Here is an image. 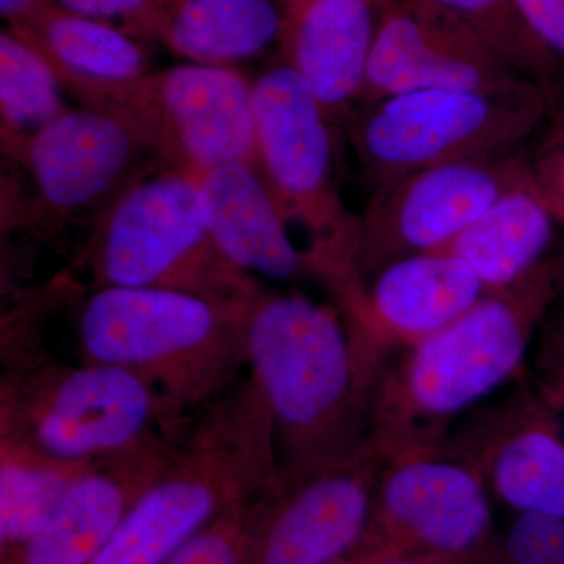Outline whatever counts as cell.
Returning a JSON list of instances; mask_svg holds the SVG:
<instances>
[{
    "label": "cell",
    "instance_id": "cell-30",
    "mask_svg": "<svg viewBox=\"0 0 564 564\" xmlns=\"http://www.w3.org/2000/svg\"><path fill=\"white\" fill-rule=\"evenodd\" d=\"M541 392L552 408L564 406V307L544 325L540 350Z\"/></svg>",
    "mask_w": 564,
    "mask_h": 564
},
{
    "label": "cell",
    "instance_id": "cell-32",
    "mask_svg": "<svg viewBox=\"0 0 564 564\" xmlns=\"http://www.w3.org/2000/svg\"><path fill=\"white\" fill-rule=\"evenodd\" d=\"M46 0H0V14L7 25L28 20Z\"/></svg>",
    "mask_w": 564,
    "mask_h": 564
},
{
    "label": "cell",
    "instance_id": "cell-21",
    "mask_svg": "<svg viewBox=\"0 0 564 564\" xmlns=\"http://www.w3.org/2000/svg\"><path fill=\"white\" fill-rule=\"evenodd\" d=\"M276 0H170L159 43L191 63L232 66L281 43Z\"/></svg>",
    "mask_w": 564,
    "mask_h": 564
},
{
    "label": "cell",
    "instance_id": "cell-28",
    "mask_svg": "<svg viewBox=\"0 0 564 564\" xmlns=\"http://www.w3.org/2000/svg\"><path fill=\"white\" fill-rule=\"evenodd\" d=\"M63 9L117 25L141 41H159L170 0H55Z\"/></svg>",
    "mask_w": 564,
    "mask_h": 564
},
{
    "label": "cell",
    "instance_id": "cell-35",
    "mask_svg": "<svg viewBox=\"0 0 564 564\" xmlns=\"http://www.w3.org/2000/svg\"><path fill=\"white\" fill-rule=\"evenodd\" d=\"M276 2H280L284 7L285 13H289V11L300 9L307 0H276Z\"/></svg>",
    "mask_w": 564,
    "mask_h": 564
},
{
    "label": "cell",
    "instance_id": "cell-16",
    "mask_svg": "<svg viewBox=\"0 0 564 564\" xmlns=\"http://www.w3.org/2000/svg\"><path fill=\"white\" fill-rule=\"evenodd\" d=\"M372 278L345 300V313L389 355L451 325L488 292L469 263L445 251L408 256Z\"/></svg>",
    "mask_w": 564,
    "mask_h": 564
},
{
    "label": "cell",
    "instance_id": "cell-10",
    "mask_svg": "<svg viewBox=\"0 0 564 564\" xmlns=\"http://www.w3.org/2000/svg\"><path fill=\"white\" fill-rule=\"evenodd\" d=\"M492 544L491 500L480 467L443 458L434 448L388 459L352 554L481 564Z\"/></svg>",
    "mask_w": 564,
    "mask_h": 564
},
{
    "label": "cell",
    "instance_id": "cell-13",
    "mask_svg": "<svg viewBox=\"0 0 564 564\" xmlns=\"http://www.w3.org/2000/svg\"><path fill=\"white\" fill-rule=\"evenodd\" d=\"M527 80L473 28L432 0H380L359 102L369 107L419 90H505Z\"/></svg>",
    "mask_w": 564,
    "mask_h": 564
},
{
    "label": "cell",
    "instance_id": "cell-24",
    "mask_svg": "<svg viewBox=\"0 0 564 564\" xmlns=\"http://www.w3.org/2000/svg\"><path fill=\"white\" fill-rule=\"evenodd\" d=\"M50 63L14 35L0 33V110L3 150L20 158L33 133L68 110Z\"/></svg>",
    "mask_w": 564,
    "mask_h": 564
},
{
    "label": "cell",
    "instance_id": "cell-9",
    "mask_svg": "<svg viewBox=\"0 0 564 564\" xmlns=\"http://www.w3.org/2000/svg\"><path fill=\"white\" fill-rule=\"evenodd\" d=\"M386 463L367 436L344 454L281 469L248 505L242 564H325L352 554Z\"/></svg>",
    "mask_w": 564,
    "mask_h": 564
},
{
    "label": "cell",
    "instance_id": "cell-31",
    "mask_svg": "<svg viewBox=\"0 0 564 564\" xmlns=\"http://www.w3.org/2000/svg\"><path fill=\"white\" fill-rule=\"evenodd\" d=\"M530 31L564 65V0H516Z\"/></svg>",
    "mask_w": 564,
    "mask_h": 564
},
{
    "label": "cell",
    "instance_id": "cell-11",
    "mask_svg": "<svg viewBox=\"0 0 564 564\" xmlns=\"http://www.w3.org/2000/svg\"><path fill=\"white\" fill-rule=\"evenodd\" d=\"M524 187H532L529 166L516 152L444 163L386 182L359 217V282L399 259L441 250L503 195Z\"/></svg>",
    "mask_w": 564,
    "mask_h": 564
},
{
    "label": "cell",
    "instance_id": "cell-5",
    "mask_svg": "<svg viewBox=\"0 0 564 564\" xmlns=\"http://www.w3.org/2000/svg\"><path fill=\"white\" fill-rule=\"evenodd\" d=\"M247 311L166 289L98 288L76 318L80 361L128 370L195 414L247 367Z\"/></svg>",
    "mask_w": 564,
    "mask_h": 564
},
{
    "label": "cell",
    "instance_id": "cell-19",
    "mask_svg": "<svg viewBox=\"0 0 564 564\" xmlns=\"http://www.w3.org/2000/svg\"><path fill=\"white\" fill-rule=\"evenodd\" d=\"M198 181L212 239L232 265L278 281L313 272L258 166H217Z\"/></svg>",
    "mask_w": 564,
    "mask_h": 564
},
{
    "label": "cell",
    "instance_id": "cell-25",
    "mask_svg": "<svg viewBox=\"0 0 564 564\" xmlns=\"http://www.w3.org/2000/svg\"><path fill=\"white\" fill-rule=\"evenodd\" d=\"M473 28L500 57L527 79L547 88L558 74L556 61L529 25L516 0H432ZM549 91V90H547Z\"/></svg>",
    "mask_w": 564,
    "mask_h": 564
},
{
    "label": "cell",
    "instance_id": "cell-2",
    "mask_svg": "<svg viewBox=\"0 0 564 564\" xmlns=\"http://www.w3.org/2000/svg\"><path fill=\"white\" fill-rule=\"evenodd\" d=\"M564 291V256H549L524 280L488 291L440 332L386 362L370 433L388 458L440 448L444 426L496 391L525 361L536 326Z\"/></svg>",
    "mask_w": 564,
    "mask_h": 564
},
{
    "label": "cell",
    "instance_id": "cell-1",
    "mask_svg": "<svg viewBox=\"0 0 564 564\" xmlns=\"http://www.w3.org/2000/svg\"><path fill=\"white\" fill-rule=\"evenodd\" d=\"M250 380L273 417L281 469L332 458L370 433L389 352L299 293L262 291L245 314Z\"/></svg>",
    "mask_w": 564,
    "mask_h": 564
},
{
    "label": "cell",
    "instance_id": "cell-7",
    "mask_svg": "<svg viewBox=\"0 0 564 564\" xmlns=\"http://www.w3.org/2000/svg\"><path fill=\"white\" fill-rule=\"evenodd\" d=\"M252 109L259 172L288 225L295 221L310 234L313 273L344 295L359 282V217L337 188L332 120L289 63L252 84Z\"/></svg>",
    "mask_w": 564,
    "mask_h": 564
},
{
    "label": "cell",
    "instance_id": "cell-22",
    "mask_svg": "<svg viewBox=\"0 0 564 564\" xmlns=\"http://www.w3.org/2000/svg\"><path fill=\"white\" fill-rule=\"evenodd\" d=\"M93 464L54 458L0 436V552L39 532Z\"/></svg>",
    "mask_w": 564,
    "mask_h": 564
},
{
    "label": "cell",
    "instance_id": "cell-17",
    "mask_svg": "<svg viewBox=\"0 0 564 564\" xmlns=\"http://www.w3.org/2000/svg\"><path fill=\"white\" fill-rule=\"evenodd\" d=\"M7 29L50 63L63 90L90 109H110L131 85L152 74L144 41L109 22L63 9L55 0Z\"/></svg>",
    "mask_w": 564,
    "mask_h": 564
},
{
    "label": "cell",
    "instance_id": "cell-34",
    "mask_svg": "<svg viewBox=\"0 0 564 564\" xmlns=\"http://www.w3.org/2000/svg\"><path fill=\"white\" fill-rule=\"evenodd\" d=\"M325 564H364L362 556L350 554L340 556V558L333 560V562H328Z\"/></svg>",
    "mask_w": 564,
    "mask_h": 564
},
{
    "label": "cell",
    "instance_id": "cell-6",
    "mask_svg": "<svg viewBox=\"0 0 564 564\" xmlns=\"http://www.w3.org/2000/svg\"><path fill=\"white\" fill-rule=\"evenodd\" d=\"M98 288L192 293L247 311L262 289L212 239L198 176L165 165L129 182L104 212L85 251Z\"/></svg>",
    "mask_w": 564,
    "mask_h": 564
},
{
    "label": "cell",
    "instance_id": "cell-27",
    "mask_svg": "<svg viewBox=\"0 0 564 564\" xmlns=\"http://www.w3.org/2000/svg\"><path fill=\"white\" fill-rule=\"evenodd\" d=\"M250 503L234 505L165 564H242L243 529Z\"/></svg>",
    "mask_w": 564,
    "mask_h": 564
},
{
    "label": "cell",
    "instance_id": "cell-29",
    "mask_svg": "<svg viewBox=\"0 0 564 564\" xmlns=\"http://www.w3.org/2000/svg\"><path fill=\"white\" fill-rule=\"evenodd\" d=\"M527 166L534 193L564 220V115L545 131Z\"/></svg>",
    "mask_w": 564,
    "mask_h": 564
},
{
    "label": "cell",
    "instance_id": "cell-20",
    "mask_svg": "<svg viewBox=\"0 0 564 564\" xmlns=\"http://www.w3.org/2000/svg\"><path fill=\"white\" fill-rule=\"evenodd\" d=\"M555 220L532 187L518 188L437 251L469 263L486 291H502L524 280L549 258Z\"/></svg>",
    "mask_w": 564,
    "mask_h": 564
},
{
    "label": "cell",
    "instance_id": "cell-33",
    "mask_svg": "<svg viewBox=\"0 0 564 564\" xmlns=\"http://www.w3.org/2000/svg\"><path fill=\"white\" fill-rule=\"evenodd\" d=\"M359 555V554H356ZM362 556L364 564H451L436 562V560L411 558V556H392V558H383V556L359 555Z\"/></svg>",
    "mask_w": 564,
    "mask_h": 564
},
{
    "label": "cell",
    "instance_id": "cell-8",
    "mask_svg": "<svg viewBox=\"0 0 564 564\" xmlns=\"http://www.w3.org/2000/svg\"><path fill=\"white\" fill-rule=\"evenodd\" d=\"M547 110L549 91L532 80L494 91L402 93L364 107L351 141L377 188L430 166L514 152Z\"/></svg>",
    "mask_w": 564,
    "mask_h": 564
},
{
    "label": "cell",
    "instance_id": "cell-4",
    "mask_svg": "<svg viewBox=\"0 0 564 564\" xmlns=\"http://www.w3.org/2000/svg\"><path fill=\"white\" fill-rule=\"evenodd\" d=\"M195 414L181 413L120 367L63 362L33 334L2 343L0 436L54 458L96 463L180 437Z\"/></svg>",
    "mask_w": 564,
    "mask_h": 564
},
{
    "label": "cell",
    "instance_id": "cell-12",
    "mask_svg": "<svg viewBox=\"0 0 564 564\" xmlns=\"http://www.w3.org/2000/svg\"><path fill=\"white\" fill-rule=\"evenodd\" d=\"M141 128L165 165L202 176L217 166H258L252 84L232 66L184 63L141 85Z\"/></svg>",
    "mask_w": 564,
    "mask_h": 564
},
{
    "label": "cell",
    "instance_id": "cell-3",
    "mask_svg": "<svg viewBox=\"0 0 564 564\" xmlns=\"http://www.w3.org/2000/svg\"><path fill=\"white\" fill-rule=\"evenodd\" d=\"M273 417L250 377L195 414L158 480L91 564H165L280 477Z\"/></svg>",
    "mask_w": 564,
    "mask_h": 564
},
{
    "label": "cell",
    "instance_id": "cell-23",
    "mask_svg": "<svg viewBox=\"0 0 564 564\" xmlns=\"http://www.w3.org/2000/svg\"><path fill=\"white\" fill-rule=\"evenodd\" d=\"M492 489L518 513L564 519V443L541 423H522L494 445Z\"/></svg>",
    "mask_w": 564,
    "mask_h": 564
},
{
    "label": "cell",
    "instance_id": "cell-26",
    "mask_svg": "<svg viewBox=\"0 0 564 564\" xmlns=\"http://www.w3.org/2000/svg\"><path fill=\"white\" fill-rule=\"evenodd\" d=\"M481 564H564V519L519 513Z\"/></svg>",
    "mask_w": 564,
    "mask_h": 564
},
{
    "label": "cell",
    "instance_id": "cell-18",
    "mask_svg": "<svg viewBox=\"0 0 564 564\" xmlns=\"http://www.w3.org/2000/svg\"><path fill=\"white\" fill-rule=\"evenodd\" d=\"M380 21V0H307L285 13L281 44L326 117L359 101Z\"/></svg>",
    "mask_w": 564,
    "mask_h": 564
},
{
    "label": "cell",
    "instance_id": "cell-15",
    "mask_svg": "<svg viewBox=\"0 0 564 564\" xmlns=\"http://www.w3.org/2000/svg\"><path fill=\"white\" fill-rule=\"evenodd\" d=\"M180 437H158L93 464L39 532L0 552V564L95 562L165 469Z\"/></svg>",
    "mask_w": 564,
    "mask_h": 564
},
{
    "label": "cell",
    "instance_id": "cell-14",
    "mask_svg": "<svg viewBox=\"0 0 564 564\" xmlns=\"http://www.w3.org/2000/svg\"><path fill=\"white\" fill-rule=\"evenodd\" d=\"M154 151L139 126L111 111L66 110L33 133L20 162L44 206L70 214L118 195L143 152Z\"/></svg>",
    "mask_w": 564,
    "mask_h": 564
},
{
    "label": "cell",
    "instance_id": "cell-36",
    "mask_svg": "<svg viewBox=\"0 0 564 564\" xmlns=\"http://www.w3.org/2000/svg\"><path fill=\"white\" fill-rule=\"evenodd\" d=\"M560 300H562V302H564V291L562 293V296H560Z\"/></svg>",
    "mask_w": 564,
    "mask_h": 564
}]
</instances>
